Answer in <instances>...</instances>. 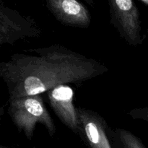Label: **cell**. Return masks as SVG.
I'll return each instance as SVG.
<instances>
[{
	"label": "cell",
	"instance_id": "6da1fadb",
	"mask_svg": "<svg viewBox=\"0 0 148 148\" xmlns=\"http://www.w3.org/2000/svg\"><path fill=\"white\" fill-rule=\"evenodd\" d=\"M0 61V79L6 83L9 100L40 95L62 85L84 82L109 69L101 62L60 44L25 50Z\"/></svg>",
	"mask_w": 148,
	"mask_h": 148
},
{
	"label": "cell",
	"instance_id": "7a4b0ae2",
	"mask_svg": "<svg viewBox=\"0 0 148 148\" xmlns=\"http://www.w3.org/2000/svg\"><path fill=\"white\" fill-rule=\"evenodd\" d=\"M7 113L20 132L31 140L37 124L45 127L49 135L53 137L56 132L53 120L46 108L40 95L9 100Z\"/></svg>",
	"mask_w": 148,
	"mask_h": 148
},
{
	"label": "cell",
	"instance_id": "3957f363",
	"mask_svg": "<svg viewBox=\"0 0 148 148\" xmlns=\"http://www.w3.org/2000/svg\"><path fill=\"white\" fill-rule=\"evenodd\" d=\"M42 30L34 18L0 3V46L38 38Z\"/></svg>",
	"mask_w": 148,
	"mask_h": 148
},
{
	"label": "cell",
	"instance_id": "277c9868",
	"mask_svg": "<svg viewBox=\"0 0 148 148\" xmlns=\"http://www.w3.org/2000/svg\"><path fill=\"white\" fill-rule=\"evenodd\" d=\"M111 24L131 46L143 43L140 12L132 0H109Z\"/></svg>",
	"mask_w": 148,
	"mask_h": 148
},
{
	"label": "cell",
	"instance_id": "5b68a950",
	"mask_svg": "<svg viewBox=\"0 0 148 148\" xmlns=\"http://www.w3.org/2000/svg\"><path fill=\"white\" fill-rule=\"evenodd\" d=\"M81 140L89 148H113L111 128L105 119L93 110L77 107Z\"/></svg>",
	"mask_w": 148,
	"mask_h": 148
},
{
	"label": "cell",
	"instance_id": "8992f818",
	"mask_svg": "<svg viewBox=\"0 0 148 148\" xmlns=\"http://www.w3.org/2000/svg\"><path fill=\"white\" fill-rule=\"evenodd\" d=\"M46 95L49 105L61 122L79 137L80 128L74 104V90L68 85H62L49 90Z\"/></svg>",
	"mask_w": 148,
	"mask_h": 148
},
{
	"label": "cell",
	"instance_id": "52a82bcc",
	"mask_svg": "<svg viewBox=\"0 0 148 148\" xmlns=\"http://www.w3.org/2000/svg\"><path fill=\"white\" fill-rule=\"evenodd\" d=\"M46 7L61 24L86 29L91 24V15L83 4L77 0H47Z\"/></svg>",
	"mask_w": 148,
	"mask_h": 148
},
{
	"label": "cell",
	"instance_id": "ba28073f",
	"mask_svg": "<svg viewBox=\"0 0 148 148\" xmlns=\"http://www.w3.org/2000/svg\"><path fill=\"white\" fill-rule=\"evenodd\" d=\"M111 138L119 142L124 148H146L141 140L131 132L123 129H111Z\"/></svg>",
	"mask_w": 148,
	"mask_h": 148
},
{
	"label": "cell",
	"instance_id": "9c48e42d",
	"mask_svg": "<svg viewBox=\"0 0 148 148\" xmlns=\"http://www.w3.org/2000/svg\"><path fill=\"white\" fill-rule=\"evenodd\" d=\"M129 116L134 119H140L148 122V107L141 108H134L127 113Z\"/></svg>",
	"mask_w": 148,
	"mask_h": 148
},
{
	"label": "cell",
	"instance_id": "30bf717a",
	"mask_svg": "<svg viewBox=\"0 0 148 148\" xmlns=\"http://www.w3.org/2000/svg\"><path fill=\"white\" fill-rule=\"evenodd\" d=\"M4 108H5V105L1 106L0 107V127L1 124V120H2V117L4 114Z\"/></svg>",
	"mask_w": 148,
	"mask_h": 148
},
{
	"label": "cell",
	"instance_id": "8fae6325",
	"mask_svg": "<svg viewBox=\"0 0 148 148\" xmlns=\"http://www.w3.org/2000/svg\"><path fill=\"white\" fill-rule=\"evenodd\" d=\"M140 1L145 5L148 6V0H140Z\"/></svg>",
	"mask_w": 148,
	"mask_h": 148
},
{
	"label": "cell",
	"instance_id": "7c38bea8",
	"mask_svg": "<svg viewBox=\"0 0 148 148\" xmlns=\"http://www.w3.org/2000/svg\"><path fill=\"white\" fill-rule=\"evenodd\" d=\"M0 148H8V147H5V146H4V145H0Z\"/></svg>",
	"mask_w": 148,
	"mask_h": 148
},
{
	"label": "cell",
	"instance_id": "4fadbf2b",
	"mask_svg": "<svg viewBox=\"0 0 148 148\" xmlns=\"http://www.w3.org/2000/svg\"><path fill=\"white\" fill-rule=\"evenodd\" d=\"M147 33H148V27H147Z\"/></svg>",
	"mask_w": 148,
	"mask_h": 148
}]
</instances>
